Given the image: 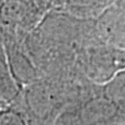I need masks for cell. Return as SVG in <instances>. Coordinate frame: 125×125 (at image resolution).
I'll list each match as a JSON object with an SVG mask.
<instances>
[{
	"instance_id": "cell-1",
	"label": "cell",
	"mask_w": 125,
	"mask_h": 125,
	"mask_svg": "<svg viewBox=\"0 0 125 125\" xmlns=\"http://www.w3.org/2000/svg\"><path fill=\"white\" fill-rule=\"evenodd\" d=\"M0 125H22L19 116L10 108L0 107Z\"/></svg>"
}]
</instances>
